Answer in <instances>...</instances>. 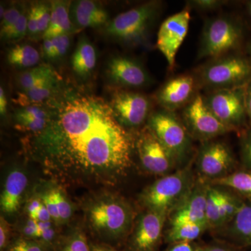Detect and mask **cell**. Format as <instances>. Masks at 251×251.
<instances>
[{"instance_id": "33", "label": "cell", "mask_w": 251, "mask_h": 251, "mask_svg": "<svg viewBox=\"0 0 251 251\" xmlns=\"http://www.w3.org/2000/svg\"><path fill=\"white\" fill-rule=\"evenodd\" d=\"M5 251H53L38 239L19 237L13 239Z\"/></svg>"}, {"instance_id": "45", "label": "cell", "mask_w": 251, "mask_h": 251, "mask_svg": "<svg viewBox=\"0 0 251 251\" xmlns=\"http://www.w3.org/2000/svg\"><path fill=\"white\" fill-rule=\"evenodd\" d=\"M43 202L40 197H36L32 198L30 200L29 202H28L27 206V211L28 216L31 219H33L34 216H35L38 211L40 209L41 206H42Z\"/></svg>"}, {"instance_id": "43", "label": "cell", "mask_w": 251, "mask_h": 251, "mask_svg": "<svg viewBox=\"0 0 251 251\" xmlns=\"http://www.w3.org/2000/svg\"><path fill=\"white\" fill-rule=\"evenodd\" d=\"M198 248L193 242L175 243L165 251H196Z\"/></svg>"}, {"instance_id": "24", "label": "cell", "mask_w": 251, "mask_h": 251, "mask_svg": "<svg viewBox=\"0 0 251 251\" xmlns=\"http://www.w3.org/2000/svg\"><path fill=\"white\" fill-rule=\"evenodd\" d=\"M209 228L201 224L183 223L171 225L167 231L166 240L170 244L179 242H193Z\"/></svg>"}, {"instance_id": "11", "label": "cell", "mask_w": 251, "mask_h": 251, "mask_svg": "<svg viewBox=\"0 0 251 251\" xmlns=\"http://www.w3.org/2000/svg\"><path fill=\"white\" fill-rule=\"evenodd\" d=\"M235 159L232 150L226 143L217 140L204 142L199 149L196 166L204 177L214 179L230 174Z\"/></svg>"}, {"instance_id": "47", "label": "cell", "mask_w": 251, "mask_h": 251, "mask_svg": "<svg viewBox=\"0 0 251 251\" xmlns=\"http://www.w3.org/2000/svg\"><path fill=\"white\" fill-rule=\"evenodd\" d=\"M90 251H120L115 249L113 246L105 243L90 242Z\"/></svg>"}, {"instance_id": "10", "label": "cell", "mask_w": 251, "mask_h": 251, "mask_svg": "<svg viewBox=\"0 0 251 251\" xmlns=\"http://www.w3.org/2000/svg\"><path fill=\"white\" fill-rule=\"evenodd\" d=\"M168 214L146 209L135 219L127 238V251H158Z\"/></svg>"}, {"instance_id": "21", "label": "cell", "mask_w": 251, "mask_h": 251, "mask_svg": "<svg viewBox=\"0 0 251 251\" xmlns=\"http://www.w3.org/2000/svg\"><path fill=\"white\" fill-rule=\"evenodd\" d=\"M97 62V53L93 45L86 37L78 41L73 54L72 64L74 72L80 77L88 75L94 69Z\"/></svg>"}, {"instance_id": "32", "label": "cell", "mask_w": 251, "mask_h": 251, "mask_svg": "<svg viewBox=\"0 0 251 251\" xmlns=\"http://www.w3.org/2000/svg\"><path fill=\"white\" fill-rule=\"evenodd\" d=\"M15 121L18 129L36 135L45 129L49 124V119H39L25 116L16 112L15 115Z\"/></svg>"}, {"instance_id": "1", "label": "cell", "mask_w": 251, "mask_h": 251, "mask_svg": "<svg viewBox=\"0 0 251 251\" xmlns=\"http://www.w3.org/2000/svg\"><path fill=\"white\" fill-rule=\"evenodd\" d=\"M49 114L31 141L30 152L48 175L68 184L115 186L133 164L134 142L110 104L72 94Z\"/></svg>"}, {"instance_id": "26", "label": "cell", "mask_w": 251, "mask_h": 251, "mask_svg": "<svg viewBox=\"0 0 251 251\" xmlns=\"http://www.w3.org/2000/svg\"><path fill=\"white\" fill-rule=\"evenodd\" d=\"M6 59L10 65L26 69L36 66L40 60V54L33 46L18 44L9 50Z\"/></svg>"}, {"instance_id": "8", "label": "cell", "mask_w": 251, "mask_h": 251, "mask_svg": "<svg viewBox=\"0 0 251 251\" xmlns=\"http://www.w3.org/2000/svg\"><path fill=\"white\" fill-rule=\"evenodd\" d=\"M245 87L212 91L204 97L206 106L226 126L239 131L247 126Z\"/></svg>"}, {"instance_id": "44", "label": "cell", "mask_w": 251, "mask_h": 251, "mask_svg": "<svg viewBox=\"0 0 251 251\" xmlns=\"http://www.w3.org/2000/svg\"><path fill=\"white\" fill-rule=\"evenodd\" d=\"M196 251H237V250L227 244L215 243L205 247H198Z\"/></svg>"}, {"instance_id": "15", "label": "cell", "mask_w": 251, "mask_h": 251, "mask_svg": "<svg viewBox=\"0 0 251 251\" xmlns=\"http://www.w3.org/2000/svg\"><path fill=\"white\" fill-rule=\"evenodd\" d=\"M107 73L114 83L129 88L143 87L151 80L141 64L126 56H117L110 59L107 66Z\"/></svg>"}, {"instance_id": "48", "label": "cell", "mask_w": 251, "mask_h": 251, "mask_svg": "<svg viewBox=\"0 0 251 251\" xmlns=\"http://www.w3.org/2000/svg\"><path fill=\"white\" fill-rule=\"evenodd\" d=\"M33 219L36 220L38 222H48V221H52V218L50 215L49 211L44 203L38 212L36 213L35 216H34Z\"/></svg>"}, {"instance_id": "20", "label": "cell", "mask_w": 251, "mask_h": 251, "mask_svg": "<svg viewBox=\"0 0 251 251\" xmlns=\"http://www.w3.org/2000/svg\"><path fill=\"white\" fill-rule=\"evenodd\" d=\"M51 4V19L49 28L45 31L44 39L69 34L74 29L71 21L69 1H54Z\"/></svg>"}, {"instance_id": "49", "label": "cell", "mask_w": 251, "mask_h": 251, "mask_svg": "<svg viewBox=\"0 0 251 251\" xmlns=\"http://www.w3.org/2000/svg\"><path fill=\"white\" fill-rule=\"evenodd\" d=\"M245 104L248 119L251 123V80L246 85Z\"/></svg>"}, {"instance_id": "46", "label": "cell", "mask_w": 251, "mask_h": 251, "mask_svg": "<svg viewBox=\"0 0 251 251\" xmlns=\"http://www.w3.org/2000/svg\"><path fill=\"white\" fill-rule=\"evenodd\" d=\"M27 31L31 34H39L35 13H34L32 6L27 13Z\"/></svg>"}, {"instance_id": "12", "label": "cell", "mask_w": 251, "mask_h": 251, "mask_svg": "<svg viewBox=\"0 0 251 251\" xmlns=\"http://www.w3.org/2000/svg\"><path fill=\"white\" fill-rule=\"evenodd\" d=\"M190 11L188 8L170 16L162 23L157 35L156 46L169 67L175 66L176 53L187 35Z\"/></svg>"}, {"instance_id": "29", "label": "cell", "mask_w": 251, "mask_h": 251, "mask_svg": "<svg viewBox=\"0 0 251 251\" xmlns=\"http://www.w3.org/2000/svg\"><path fill=\"white\" fill-rule=\"evenodd\" d=\"M221 189L208 185L206 191V218L209 227L216 228L224 226L220 205Z\"/></svg>"}, {"instance_id": "3", "label": "cell", "mask_w": 251, "mask_h": 251, "mask_svg": "<svg viewBox=\"0 0 251 251\" xmlns=\"http://www.w3.org/2000/svg\"><path fill=\"white\" fill-rule=\"evenodd\" d=\"M195 185L193 172L186 167L150 185L140 195V201L146 209L169 216L188 197Z\"/></svg>"}, {"instance_id": "52", "label": "cell", "mask_w": 251, "mask_h": 251, "mask_svg": "<svg viewBox=\"0 0 251 251\" xmlns=\"http://www.w3.org/2000/svg\"><path fill=\"white\" fill-rule=\"evenodd\" d=\"M248 51H249V53L251 54V41L248 44L247 47Z\"/></svg>"}, {"instance_id": "42", "label": "cell", "mask_w": 251, "mask_h": 251, "mask_svg": "<svg viewBox=\"0 0 251 251\" xmlns=\"http://www.w3.org/2000/svg\"><path fill=\"white\" fill-rule=\"evenodd\" d=\"M21 234H22L21 237L27 238V239H39L40 232H39L37 221L29 217V219L26 221L25 224L23 226Z\"/></svg>"}, {"instance_id": "25", "label": "cell", "mask_w": 251, "mask_h": 251, "mask_svg": "<svg viewBox=\"0 0 251 251\" xmlns=\"http://www.w3.org/2000/svg\"><path fill=\"white\" fill-rule=\"evenodd\" d=\"M57 87V79L56 77L31 87L29 90L22 91L18 93L15 100L23 107L31 105L33 103H40L49 98Z\"/></svg>"}, {"instance_id": "9", "label": "cell", "mask_w": 251, "mask_h": 251, "mask_svg": "<svg viewBox=\"0 0 251 251\" xmlns=\"http://www.w3.org/2000/svg\"><path fill=\"white\" fill-rule=\"evenodd\" d=\"M182 122L191 138L203 143L232 131L211 112L201 95H196L184 107Z\"/></svg>"}, {"instance_id": "28", "label": "cell", "mask_w": 251, "mask_h": 251, "mask_svg": "<svg viewBox=\"0 0 251 251\" xmlns=\"http://www.w3.org/2000/svg\"><path fill=\"white\" fill-rule=\"evenodd\" d=\"M53 251H90V242L82 229H72L61 234Z\"/></svg>"}, {"instance_id": "4", "label": "cell", "mask_w": 251, "mask_h": 251, "mask_svg": "<svg viewBox=\"0 0 251 251\" xmlns=\"http://www.w3.org/2000/svg\"><path fill=\"white\" fill-rule=\"evenodd\" d=\"M198 80L210 92L245 87L251 80V62L238 54L212 59L201 68Z\"/></svg>"}, {"instance_id": "36", "label": "cell", "mask_w": 251, "mask_h": 251, "mask_svg": "<svg viewBox=\"0 0 251 251\" xmlns=\"http://www.w3.org/2000/svg\"><path fill=\"white\" fill-rule=\"evenodd\" d=\"M27 31V15H26L25 10H23L18 21L1 34V38L6 40H16L21 39L25 35Z\"/></svg>"}, {"instance_id": "5", "label": "cell", "mask_w": 251, "mask_h": 251, "mask_svg": "<svg viewBox=\"0 0 251 251\" xmlns=\"http://www.w3.org/2000/svg\"><path fill=\"white\" fill-rule=\"evenodd\" d=\"M161 9V2L153 1L121 13L108 23L106 32L127 45H143Z\"/></svg>"}, {"instance_id": "41", "label": "cell", "mask_w": 251, "mask_h": 251, "mask_svg": "<svg viewBox=\"0 0 251 251\" xmlns=\"http://www.w3.org/2000/svg\"><path fill=\"white\" fill-rule=\"evenodd\" d=\"M226 1L221 0H192L188 1V4L201 11H211L221 7Z\"/></svg>"}, {"instance_id": "16", "label": "cell", "mask_w": 251, "mask_h": 251, "mask_svg": "<svg viewBox=\"0 0 251 251\" xmlns=\"http://www.w3.org/2000/svg\"><path fill=\"white\" fill-rule=\"evenodd\" d=\"M207 186L204 183L195 185L188 197L168 216L171 225L191 223L209 227L206 218Z\"/></svg>"}, {"instance_id": "51", "label": "cell", "mask_w": 251, "mask_h": 251, "mask_svg": "<svg viewBox=\"0 0 251 251\" xmlns=\"http://www.w3.org/2000/svg\"><path fill=\"white\" fill-rule=\"evenodd\" d=\"M248 10H249V14L251 17V1L248 2Z\"/></svg>"}, {"instance_id": "27", "label": "cell", "mask_w": 251, "mask_h": 251, "mask_svg": "<svg viewBox=\"0 0 251 251\" xmlns=\"http://www.w3.org/2000/svg\"><path fill=\"white\" fill-rule=\"evenodd\" d=\"M56 77L57 75L52 67L41 65L21 73L18 76V82L21 90L25 91Z\"/></svg>"}, {"instance_id": "38", "label": "cell", "mask_w": 251, "mask_h": 251, "mask_svg": "<svg viewBox=\"0 0 251 251\" xmlns=\"http://www.w3.org/2000/svg\"><path fill=\"white\" fill-rule=\"evenodd\" d=\"M241 158L246 171H251V128L245 130L241 140Z\"/></svg>"}, {"instance_id": "6", "label": "cell", "mask_w": 251, "mask_h": 251, "mask_svg": "<svg viewBox=\"0 0 251 251\" xmlns=\"http://www.w3.org/2000/svg\"><path fill=\"white\" fill-rule=\"evenodd\" d=\"M242 25L232 16L209 18L203 28L198 59H215L237 49L242 42Z\"/></svg>"}, {"instance_id": "18", "label": "cell", "mask_w": 251, "mask_h": 251, "mask_svg": "<svg viewBox=\"0 0 251 251\" xmlns=\"http://www.w3.org/2000/svg\"><path fill=\"white\" fill-rule=\"evenodd\" d=\"M28 185L25 173L20 168H14L5 179L0 198L1 211L5 214L17 212L22 204L23 196Z\"/></svg>"}, {"instance_id": "34", "label": "cell", "mask_w": 251, "mask_h": 251, "mask_svg": "<svg viewBox=\"0 0 251 251\" xmlns=\"http://www.w3.org/2000/svg\"><path fill=\"white\" fill-rule=\"evenodd\" d=\"M52 190L60 218L61 224H65L72 217L74 209L72 203L62 188L59 187V186H52Z\"/></svg>"}, {"instance_id": "22", "label": "cell", "mask_w": 251, "mask_h": 251, "mask_svg": "<svg viewBox=\"0 0 251 251\" xmlns=\"http://www.w3.org/2000/svg\"><path fill=\"white\" fill-rule=\"evenodd\" d=\"M227 233L235 240L251 244V203L244 202L232 221Z\"/></svg>"}, {"instance_id": "39", "label": "cell", "mask_w": 251, "mask_h": 251, "mask_svg": "<svg viewBox=\"0 0 251 251\" xmlns=\"http://www.w3.org/2000/svg\"><path fill=\"white\" fill-rule=\"evenodd\" d=\"M23 10V8L21 9L17 6H11L6 10L4 16L1 18V34L9 29L18 21Z\"/></svg>"}, {"instance_id": "30", "label": "cell", "mask_w": 251, "mask_h": 251, "mask_svg": "<svg viewBox=\"0 0 251 251\" xmlns=\"http://www.w3.org/2000/svg\"><path fill=\"white\" fill-rule=\"evenodd\" d=\"M244 203V202H243L242 200L239 199L237 196L221 190L220 205H221V219H222L224 226L229 224L232 221Z\"/></svg>"}, {"instance_id": "37", "label": "cell", "mask_w": 251, "mask_h": 251, "mask_svg": "<svg viewBox=\"0 0 251 251\" xmlns=\"http://www.w3.org/2000/svg\"><path fill=\"white\" fill-rule=\"evenodd\" d=\"M39 197H40L42 202L44 203L46 209L49 211L50 215L52 218V221L56 225L61 224L60 218H59L58 211H57L52 186L46 189L44 192L41 193Z\"/></svg>"}, {"instance_id": "13", "label": "cell", "mask_w": 251, "mask_h": 251, "mask_svg": "<svg viewBox=\"0 0 251 251\" xmlns=\"http://www.w3.org/2000/svg\"><path fill=\"white\" fill-rule=\"evenodd\" d=\"M135 146L142 166L151 174H168L176 163L169 151L149 128L140 133Z\"/></svg>"}, {"instance_id": "31", "label": "cell", "mask_w": 251, "mask_h": 251, "mask_svg": "<svg viewBox=\"0 0 251 251\" xmlns=\"http://www.w3.org/2000/svg\"><path fill=\"white\" fill-rule=\"evenodd\" d=\"M69 34H63L55 37L44 39V54L49 59H57L67 53L70 46Z\"/></svg>"}, {"instance_id": "7", "label": "cell", "mask_w": 251, "mask_h": 251, "mask_svg": "<svg viewBox=\"0 0 251 251\" xmlns=\"http://www.w3.org/2000/svg\"><path fill=\"white\" fill-rule=\"evenodd\" d=\"M148 128L169 151L175 162L181 161L191 150V137L175 112L158 110L150 115Z\"/></svg>"}, {"instance_id": "2", "label": "cell", "mask_w": 251, "mask_h": 251, "mask_svg": "<svg viewBox=\"0 0 251 251\" xmlns=\"http://www.w3.org/2000/svg\"><path fill=\"white\" fill-rule=\"evenodd\" d=\"M83 211L86 224L98 242L111 246L128 237L136 219L125 198L105 191L87 198Z\"/></svg>"}, {"instance_id": "50", "label": "cell", "mask_w": 251, "mask_h": 251, "mask_svg": "<svg viewBox=\"0 0 251 251\" xmlns=\"http://www.w3.org/2000/svg\"><path fill=\"white\" fill-rule=\"evenodd\" d=\"M7 109V100H6V95L4 88L1 87L0 88V113L1 115H4Z\"/></svg>"}, {"instance_id": "35", "label": "cell", "mask_w": 251, "mask_h": 251, "mask_svg": "<svg viewBox=\"0 0 251 251\" xmlns=\"http://www.w3.org/2000/svg\"><path fill=\"white\" fill-rule=\"evenodd\" d=\"M33 9L35 13L36 23H37L38 31L39 33H45L49 28L51 19V4L40 2L33 4Z\"/></svg>"}, {"instance_id": "17", "label": "cell", "mask_w": 251, "mask_h": 251, "mask_svg": "<svg viewBox=\"0 0 251 251\" xmlns=\"http://www.w3.org/2000/svg\"><path fill=\"white\" fill-rule=\"evenodd\" d=\"M196 81L191 75L175 77L167 81L156 94V100L165 110L175 112L186 106L194 97Z\"/></svg>"}, {"instance_id": "23", "label": "cell", "mask_w": 251, "mask_h": 251, "mask_svg": "<svg viewBox=\"0 0 251 251\" xmlns=\"http://www.w3.org/2000/svg\"><path fill=\"white\" fill-rule=\"evenodd\" d=\"M211 184L224 186L237 192L251 203V171H238L231 173L224 177L212 180Z\"/></svg>"}, {"instance_id": "14", "label": "cell", "mask_w": 251, "mask_h": 251, "mask_svg": "<svg viewBox=\"0 0 251 251\" xmlns=\"http://www.w3.org/2000/svg\"><path fill=\"white\" fill-rule=\"evenodd\" d=\"M110 104L120 123L131 128L141 125L150 110V100L145 96L129 91L117 92Z\"/></svg>"}, {"instance_id": "40", "label": "cell", "mask_w": 251, "mask_h": 251, "mask_svg": "<svg viewBox=\"0 0 251 251\" xmlns=\"http://www.w3.org/2000/svg\"><path fill=\"white\" fill-rule=\"evenodd\" d=\"M12 240L9 223L1 216L0 218V251H6Z\"/></svg>"}, {"instance_id": "19", "label": "cell", "mask_w": 251, "mask_h": 251, "mask_svg": "<svg viewBox=\"0 0 251 251\" xmlns=\"http://www.w3.org/2000/svg\"><path fill=\"white\" fill-rule=\"evenodd\" d=\"M72 19L80 28L98 27L106 24L108 14L100 5L90 0H80L73 4Z\"/></svg>"}]
</instances>
